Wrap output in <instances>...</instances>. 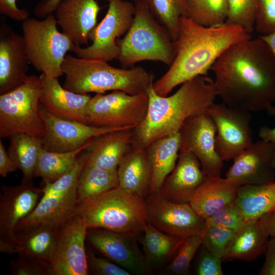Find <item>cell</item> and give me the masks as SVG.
Here are the masks:
<instances>
[{
  "label": "cell",
  "instance_id": "cell-40",
  "mask_svg": "<svg viewBox=\"0 0 275 275\" xmlns=\"http://www.w3.org/2000/svg\"><path fill=\"white\" fill-rule=\"evenodd\" d=\"M235 233V232L225 228L206 226L202 245L223 259Z\"/></svg>",
  "mask_w": 275,
  "mask_h": 275
},
{
  "label": "cell",
  "instance_id": "cell-12",
  "mask_svg": "<svg viewBox=\"0 0 275 275\" xmlns=\"http://www.w3.org/2000/svg\"><path fill=\"white\" fill-rule=\"evenodd\" d=\"M216 129L215 149L224 161L233 160L254 142L251 112L213 103L206 111Z\"/></svg>",
  "mask_w": 275,
  "mask_h": 275
},
{
  "label": "cell",
  "instance_id": "cell-10",
  "mask_svg": "<svg viewBox=\"0 0 275 275\" xmlns=\"http://www.w3.org/2000/svg\"><path fill=\"white\" fill-rule=\"evenodd\" d=\"M147 92L130 95L121 91L97 93L86 110L88 124L100 127L134 128L145 119L148 109Z\"/></svg>",
  "mask_w": 275,
  "mask_h": 275
},
{
  "label": "cell",
  "instance_id": "cell-34",
  "mask_svg": "<svg viewBox=\"0 0 275 275\" xmlns=\"http://www.w3.org/2000/svg\"><path fill=\"white\" fill-rule=\"evenodd\" d=\"M8 153L23 174V179L32 181L39 155L43 148L42 138L21 132L9 136Z\"/></svg>",
  "mask_w": 275,
  "mask_h": 275
},
{
  "label": "cell",
  "instance_id": "cell-25",
  "mask_svg": "<svg viewBox=\"0 0 275 275\" xmlns=\"http://www.w3.org/2000/svg\"><path fill=\"white\" fill-rule=\"evenodd\" d=\"M238 188L226 178L207 177L196 189L189 204L198 215L206 219L235 202Z\"/></svg>",
  "mask_w": 275,
  "mask_h": 275
},
{
  "label": "cell",
  "instance_id": "cell-31",
  "mask_svg": "<svg viewBox=\"0 0 275 275\" xmlns=\"http://www.w3.org/2000/svg\"><path fill=\"white\" fill-rule=\"evenodd\" d=\"M95 139L79 148L69 152L50 151L43 148L35 166L34 177H41L45 183L57 180L73 168L78 156L92 145Z\"/></svg>",
  "mask_w": 275,
  "mask_h": 275
},
{
  "label": "cell",
  "instance_id": "cell-17",
  "mask_svg": "<svg viewBox=\"0 0 275 275\" xmlns=\"http://www.w3.org/2000/svg\"><path fill=\"white\" fill-rule=\"evenodd\" d=\"M40 114L44 122L45 134L43 148L47 151L66 152L75 150L90 140L107 133L131 128H108L92 126L57 117L40 103Z\"/></svg>",
  "mask_w": 275,
  "mask_h": 275
},
{
  "label": "cell",
  "instance_id": "cell-47",
  "mask_svg": "<svg viewBox=\"0 0 275 275\" xmlns=\"http://www.w3.org/2000/svg\"><path fill=\"white\" fill-rule=\"evenodd\" d=\"M18 168L14 161L7 152L3 143L0 140V175L6 177L10 173L18 170Z\"/></svg>",
  "mask_w": 275,
  "mask_h": 275
},
{
  "label": "cell",
  "instance_id": "cell-9",
  "mask_svg": "<svg viewBox=\"0 0 275 275\" xmlns=\"http://www.w3.org/2000/svg\"><path fill=\"white\" fill-rule=\"evenodd\" d=\"M40 77L28 75L16 89L0 95V137L16 132L43 138L44 122L40 114Z\"/></svg>",
  "mask_w": 275,
  "mask_h": 275
},
{
  "label": "cell",
  "instance_id": "cell-36",
  "mask_svg": "<svg viewBox=\"0 0 275 275\" xmlns=\"http://www.w3.org/2000/svg\"><path fill=\"white\" fill-rule=\"evenodd\" d=\"M156 20L169 31L174 41L176 39L183 7L178 0H141Z\"/></svg>",
  "mask_w": 275,
  "mask_h": 275
},
{
  "label": "cell",
  "instance_id": "cell-6",
  "mask_svg": "<svg viewBox=\"0 0 275 275\" xmlns=\"http://www.w3.org/2000/svg\"><path fill=\"white\" fill-rule=\"evenodd\" d=\"M135 13L130 27L117 41L118 60L123 66L143 61H159L170 66L175 56L174 40L168 30L154 17L141 0H134Z\"/></svg>",
  "mask_w": 275,
  "mask_h": 275
},
{
  "label": "cell",
  "instance_id": "cell-43",
  "mask_svg": "<svg viewBox=\"0 0 275 275\" xmlns=\"http://www.w3.org/2000/svg\"><path fill=\"white\" fill-rule=\"evenodd\" d=\"M10 267L14 275H51L50 265L23 256L11 261Z\"/></svg>",
  "mask_w": 275,
  "mask_h": 275
},
{
  "label": "cell",
  "instance_id": "cell-22",
  "mask_svg": "<svg viewBox=\"0 0 275 275\" xmlns=\"http://www.w3.org/2000/svg\"><path fill=\"white\" fill-rule=\"evenodd\" d=\"M206 177L196 155L189 151H180L176 164L165 178L159 193L171 202L189 203Z\"/></svg>",
  "mask_w": 275,
  "mask_h": 275
},
{
  "label": "cell",
  "instance_id": "cell-37",
  "mask_svg": "<svg viewBox=\"0 0 275 275\" xmlns=\"http://www.w3.org/2000/svg\"><path fill=\"white\" fill-rule=\"evenodd\" d=\"M258 0H228V15L226 22L242 28L251 34L254 25Z\"/></svg>",
  "mask_w": 275,
  "mask_h": 275
},
{
  "label": "cell",
  "instance_id": "cell-8",
  "mask_svg": "<svg viewBox=\"0 0 275 275\" xmlns=\"http://www.w3.org/2000/svg\"><path fill=\"white\" fill-rule=\"evenodd\" d=\"M88 158L87 152L81 153L69 172L53 182L45 183L38 203L19 223L16 233L42 225L60 227L74 213L77 204V180Z\"/></svg>",
  "mask_w": 275,
  "mask_h": 275
},
{
  "label": "cell",
  "instance_id": "cell-4",
  "mask_svg": "<svg viewBox=\"0 0 275 275\" xmlns=\"http://www.w3.org/2000/svg\"><path fill=\"white\" fill-rule=\"evenodd\" d=\"M62 70L65 75L64 87L79 94L121 91L136 95L147 92L154 82L153 75L142 67L117 68L102 59L66 55Z\"/></svg>",
  "mask_w": 275,
  "mask_h": 275
},
{
  "label": "cell",
  "instance_id": "cell-28",
  "mask_svg": "<svg viewBox=\"0 0 275 275\" xmlns=\"http://www.w3.org/2000/svg\"><path fill=\"white\" fill-rule=\"evenodd\" d=\"M269 237L259 218L250 221L235 232L222 260L253 261L264 253Z\"/></svg>",
  "mask_w": 275,
  "mask_h": 275
},
{
  "label": "cell",
  "instance_id": "cell-20",
  "mask_svg": "<svg viewBox=\"0 0 275 275\" xmlns=\"http://www.w3.org/2000/svg\"><path fill=\"white\" fill-rule=\"evenodd\" d=\"M29 61L22 35L7 24L0 27V94L21 85L28 76Z\"/></svg>",
  "mask_w": 275,
  "mask_h": 275
},
{
  "label": "cell",
  "instance_id": "cell-13",
  "mask_svg": "<svg viewBox=\"0 0 275 275\" xmlns=\"http://www.w3.org/2000/svg\"><path fill=\"white\" fill-rule=\"evenodd\" d=\"M85 219L74 212L59 227L50 261L51 275H87L85 242L88 230Z\"/></svg>",
  "mask_w": 275,
  "mask_h": 275
},
{
  "label": "cell",
  "instance_id": "cell-7",
  "mask_svg": "<svg viewBox=\"0 0 275 275\" xmlns=\"http://www.w3.org/2000/svg\"><path fill=\"white\" fill-rule=\"evenodd\" d=\"M57 25L51 13L42 20L28 18L22 22L21 29L29 62L43 74L58 78L63 74L66 53L72 51L75 45Z\"/></svg>",
  "mask_w": 275,
  "mask_h": 275
},
{
  "label": "cell",
  "instance_id": "cell-2",
  "mask_svg": "<svg viewBox=\"0 0 275 275\" xmlns=\"http://www.w3.org/2000/svg\"><path fill=\"white\" fill-rule=\"evenodd\" d=\"M252 37L242 28L226 22L216 27L199 24L182 15L174 41L175 56L168 71L153 84L157 94L167 96L177 86L208 75L217 58L231 45Z\"/></svg>",
  "mask_w": 275,
  "mask_h": 275
},
{
  "label": "cell",
  "instance_id": "cell-15",
  "mask_svg": "<svg viewBox=\"0 0 275 275\" xmlns=\"http://www.w3.org/2000/svg\"><path fill=\"white\" fill-rule=\"evenodd\" d=\"M179 133L180 151H189L195 154L207 177H221L224 160L215 149V124L206 112L187 119Z\"/></svg>",
  "mask_w": 275,
  "mask_h": 275
},
{
  "label": "cell",
  "instance_id": "cell-19",
  "mask_svg": "<svg viewBox=\"0 0 275 275\" xmlns=\"http://www.w3.org/2000/svg\"><path fill=\"white\" fill-rule=\"evenodd\" d=\"M0 200V240L17 245L16 228L34 210L43 194L32 181L22 179L17 186H2Z\"/></svg>",
  "mask_w": 275,
  "mask_h": 275
},
{
  "label": "cell",
  "instance_id": "cell-42",
  "mask_svg": "<svg viewBox=\"0 0 275 275\" xmlns=\"http://www.w3.org/2000/svg\"><path fill=\"white\" fill-rule=\"evenodd\" d=\"M88 272L96 275H130L128 271L107 258L97 257L91 250H87Z\"/></svg>",
  "mask_w": 275,
  "mask_h": 275
},
{
  "label": "cell",
  "instance_id": "cell-27",
  "mask_svg": "<svg viewBox=\"0 0 275 275\" xmlns=\"http://www.w3.org/2000/svg\"><path fill=\"white\" fill-rule=\"evenodd\" d=\"M180 144L179 132L157 139L146 148L152 171L150 194L159 193L163 181L176 164Z\"/></svg>",
  "mask_w": 275,
  "mask_h": 275
},
{
  "label": "cell",
  "instance_id": "cell-50",
  "mask_svg": "<svg viewBox=\"0 0 275 275\" xmlns=\"http://www.w3.org/2000/svg\"><path fill=\"white\" fill-rule=\"evenodd\" d=\"M268 114L275 117V107L273 106ZM258 135L263 141L275 143V126L273 128H270L266 125L261 127L259 130ZM273 165L275 167V157L273 160Z\"/></svg>",
  "mask_w": 275,
  "mask_h": 275
},
{
  "label": "cell",
  "instance_id": "cell-5",
  "mask_svg": "<svg viewBox=\"0 0 275 275\" xmlns=\"http://www.w3.org/2000/svg\"><path fill=\"white\" fill-rule=\"evenodd\" d=\"M74 212L88 228H100L135 235L148 223L145 199L120 186L77 204Z\"/></svg>",
  "mask_w": 275,
  "mask_h": 275
},
{
  "label": "cell",
  "instance_id": "cell-53",
  "mask_svg": "<svg viewBox=\"0 0 275 275\" xmlns=\"http://www.w3.org/2000/svg\"><path fill=\"white\" fill-rule=\"evenodd\" d=\"M178 1L181 3V5H182V6L183 7V5L184 3L187 0H178Z\"/></svg>",
  "mask_w": 275,
  "mask_h": 275
},
{
  "label": "cell",
  "instance_id": "cell-14",
  "mask_svg": "<svg viewBox=\"0 0 275 275\" xmlns=\"http://www.w3.org/2000/svg\"><path fill=\"white\" fill-rule=\"evenodd\" d=\"M145 201L148 223L165 234L185 240L206 227L205 219L188 203L171 202L159 193L149 194Z\"/></svg>",
  "mask_w": 275,
  "mask_h": 275
},
{
  "label": "cell",
  "instance_id": "cell-23",
  "mask_svg": "<svg viewBox=\"0 0 275 275\" xmlns=\"http://www.w3.org/2000/svg\"><path fill=\"white\" fill-rule=\"evenodd\" d=\"M40 77V103L44 108L60 118L87 124L86 110L91 95L69 91L61 86L57 78L43 73Z\"/></svg>",
  "mask_w": 275,
  "mask_h": 275
},
{
  "label": "cell",
  "instance_id": "cell-29",
  "mask_svg": "<svg viewBox=\"0 0 275 275\" xmlns=\"http://www.w3.org/2000/svg\"><path fill=\"white\" fill-rule=\"evenodd\" d=\"M59 227L39 225L17 234V254L50 265Z\"/></svg>",
  "mask_w": 275,
  "mask_h": 275
},
{
  "label": "cell",
  "instance_id": "cell-41",
  "mask_svg": "<svg viewBox=\"0 0 275 275\" xmlns=\"http://www.w3.org/2000/svg\"><path fill=\"white\" fill-rule=\"evenodd\" d=\"M254 30L258 36L275 32V0H258Z\"/></svg>",
  "mask_w": 275,
  "mask_h": 275
},
{
  "label": "cell",
  "instance_id": "cell-11",
  "mask_svg": "<svg viewBox=\"0 0 275 275\" xmlns=\"http://www.w3.org/2000/svg\"><path fill=\"white\" fill-rule=\"evenodd\" d=\"M108 8L105 16L92 32V44L81 47L75 45L72 51L78 57L102 59L109 61L118 60L119 48L117 39L126 33L132 22L134 5L124 0H107Z\"/></svg>",
  "mask_w": 275,
  "mask_h": 275
},
{
  "label": "cell",
  "instance_id": "cell-32",
  "mask_svg": "<svg viewBox=\"0 0 275 275\" xmlns=\"http://www.w3.org/2000/svg\"><path fill=\"white\" fill-rule=\"evenodd\" d=\"M141 239L144 256L153 269H158L175 253L184 240L165 234L148 223Z\"/></svg>",
  "mask_w": 275,
  "mask_h": 275
},
{
  "label": "cell",
  "instance_id": "cell-1",
  "mask_svg": "<svg viewBox=\"0 0 275 275\" xmlns=\"http://www.w3.org/2000/svg\"><path fill=\"white\" fill-rule=\"evenodd\" d=\"M222 102L250 112L269 113L275 101V56L260 37L226 49L212 66Z\"/></svg>",
  "mask_w": 275,
  "mask_h": 275
},
{
  "label": "cell",
  "instance_id": "cell-18",
  "mask_svg": "<svg viewBox=\"0 0 275 275\" xmlns=\"http://www.w3.org/2000/svg\"><path fill=\"white\" fill-rule=\"evenodd\" d=\"M274 157V143L257 141L233 159L225 178L237 187L273 182Z\"/></svg>",
  "mask_w": 275,
  "mask_h": 275
},
{
  "label": "cell",
  "instance_id": "cell-52",
  "mask_svg": "<svg viewBox=\"0 0 275 275\" xmlns=\"http://www.w3.org/2000/svg\"><path fill=\"white\" fill-rule=\"evenodd\" d=\"M259 37L267 44L275 56V32L266 36Z\"/></svg>",
  "mask_w": 275,
  "mask_h": 275
},
{
  "label": "cell",
  "instance_id": "cell-21",
  "mask_svg": "<svg viewBox=\"0 0 275 275\" xmlns=\"http://www.w3.org/2000/svg\"><path fill=\"white\" fill-rule=\"evenodd\" d=\"M100 10L96 0H62L54 12L62 32L80 46L90 41Z\"/></svg>",
  "mask_w": 275,
  "mask_h": 275
},
{
  "label": "cell",
  "instance_id": "cell-3",
  "mask_svg": "<svg viewBox=\"0 0 275 275\" xmlns=\"http://www.w3.org/2000/svg\"><path fill=\"white\" fill-rule=\"evenodd\" d=\"M153 82L147 90L146 117L133 129L132 144L143 148L157 139L179 132L187 119L205 113L217 96L214 80L208 75H200L183 83L169 96L157 94Z\"/></svg>",
  "mask_w": 275,
  "mask_h": 275
},
{
  "label": "cell",
  "instance_id": "cell-44",
  "mask_svg": "<svg viewBox=\"0 0 275 275\" xmlns=\"http://www.w3.org/2000/svg\"><path fill=\"white\" fill-rule=\"evenodd\" d=\"M222 259L213 254L202 245L197 264L196 273L198 275L224 274L221 263Z\"/></svg>",
  "mask_w": 275,
  "mask_h": 275
},
{
  "label": "cell",
  "instance_id": "cell-46",
  "mask_svg": "<svg viewBox=\"0 0 275 275\" xmlns=\"http://www.w3.org/2000/svg\"><path fill=\"white\" fill-rule=\"evenodd\" d=\"M264 254L265 261L258 274L275 275V238L270 237Z\"/></svg>",
  "mask_w": 275,
  "mask_h": 275
},
{
  "label": "cell",
  "instance_id": "cell-24",
  "mask_svg": "<svg viewBox=\"0 0 275 275\" xmlns=\"http://www.w3.org/2000/svg\"><path fill=\"white\" fill-rule=\"evenodd\" d=\"M119 186L145 199L150 191L152 167L146 148L132 145L117 169Z\"/></svg>",
  "mask_w": 275,
  "mask_h": 275
},
{
  "label": "cell",
  "instance_id": "cell-38",
  "mask_svg": "<svg viewBox=\"0 0 275 275\" xmlns=\"http://www.w3.org/2000/svg\"><path fill=\"white\" fill-rule=\"evenodd\" d=\"M203 232L189 236L184 240L177 254L164 271L165 274H187L190 263L199 248L202 245Z\"/></svg>",
  "mask_w": 275,
  "mask_h": 275
},
{
  "label": "cell",
  "instance_id": "cell-35",
  "mask_svg": "<svg viewBox=\"0 0 275 275\" xmlns=\"http://www.w3.org/2000/svg\"><path fill=\"white\" fill-rule=\"evenodd\" d=\"M184 15L196 23L210 27L223 25L228 15V0H187Z\"/></svg>",
  "mask_w": 275,
  "mask_h": 275
},
{
  "label": "cell",
  "instance_id": "cell-49",
  "mask_svg": "<svg viewBox=\"0 0 275 275\" xmlns=\"http://www.w3.org/2000/svg\"><path fill=\"white\" fill-rule=\"evenodd\" d=\"M258 218L269 237L275 238V211L265 214Z\"/></svg>",
  "mask_w": 275,
  "mask_h": 275
},
{
  "label": "cell",
  "instance_id": "cell-51",
  "mask_svg": "<svg viewBox=\"0 0 275 275\" xmlns=\"http://www.w3.org/2000/svg\"><path fill=\"white\" fill-rule=\"evenodd\" d=\"M0 252L8 254H17V245L5 240H0Z\"/></svg>",
  "mask_w": 275,
  "mask_h": 275
},
{
  "label": "cell",
  "instance_id": "cell-48",
  "mask_svg": "<svg viewBox=\"0 0 275 275\" xmlns=\"http://www.w3.org/2000/svg\"><path fill=\"white\" fill-rule=\"evenodd\" d=\"M62 0H42L38 3L35 8L36 15L44 18L54 11Z\"/></svg>",
  "mask_w": 275,
  "mask_h": 275
},
{
  "label": "cell",
  "instance_id": "cell-26",
  "mask_svg": "<svg viewBox=\"0 0 275 275\" xmlns=\"http://www.w3.org/2000/svg\"><path fill=\"white\" fill-rule=\"evenodd\" d=\"M133 129L114 131L95 138L88 148L87 162L102 169L117 170L132 146Z\"/></svg>",
  "mask_w": 275,
  "mask_h": 275
},
{
  "label": "cell",
  "instance_id": "cell-39",
  "mask_svg": "<svg viewBox=\"0 0 275 275\" xmlns=\"http://www.w3.org/2000/svg\"><path fill=\"white\" fill-rule=\"evenodd\" d=\"M205 220L206 226L219 227L235 232L249 222L246 220L235 202L226 206Z\"/></svg>",
  "mask_w": 275,
  "mask_h": 275
},
{
  "label": "cell",
  "instance_id": "cell-30",
  "mask_svg": "<svg viewBox=\"0 0 275 275\" xmlns=\"http://www.w3.org/2000/svg\"><path fill=\"white\" fill-rule=\"evenodd\" d=\"M235 202L248 221L275 211V181L239 187Z\"/></svg>",
  "mask_w": 275,
  "mask_h": 275
},
{
  "label": "cell",
  "instance_id": "cell-16",
  "mask_svg": "<svg viewBox=\"0 0 275 275\" xmlns=\"http://www.w3.org/2000/svg\"><path fill=\"white\" fill-rule=\"evenodd\" d=\"M137 236L100 228H89L86 238L105 258L130 274L148 275L153 272L137 244Z\"/></svg>",
  "mask_w": 275,
  "mask_h": 275
},
{
  "label": "cell",
  "instance_id": "cell-45",
  "mask_svg": "<svg viewBox=\"0 0 275 275\" xmlns=\"http://www.w3.org/2000/svg\"><path fill=\"white\" fill-rule=\"evenodd\" d=\"M0 13L17 21H23L29 18V13L26 9H19L16 0H0Z\"/></svg>",
  "mask_w": 275,
  "mask_h": 275
},
{
  "label": "cell",
  "instance_id": "cell-33",
  "mask_svg": "<svg viewBox=\"0 0 275 275\" xmlns=\"http://www.w3.org/2000/svg\"><path fill=\"white\" fill-rule=\"evenodd\" d=\"M118 186L119 181L117 170H106L86 162L77 180V204Z\"/></svg>",
  "mask_w": 275,
  "mask_h": 275
}]
</instances>
